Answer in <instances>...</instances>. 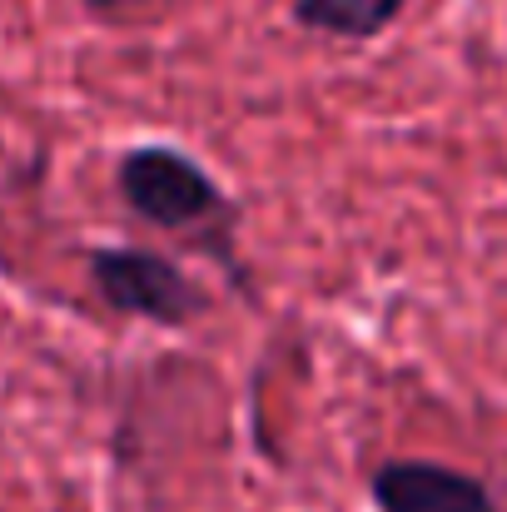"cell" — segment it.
I'll return each mask as SVG.
<instances>
[{
    "label": "cell",
    "mask_w": 507,
    "mask_h": 512,
    "mask_svg": "<svg viewBox=\"0 0 507 512\" xmlns=\"http://www.w3.org/2000/svg\"><path fill=\"white\" fill-rule=\"evenodd\" d=\"M115 189L145 224L169 229V234H204V229L224 234L234 214L214 174L174 145L125 150L115 165Z\"/></svg>",
    "instance_id": "cell-1"
},
{
    "label": "cell",
    "mask_w": 507,
    "mask_h": 512,
    "mask_svg": "<svg viewBox=\"0 0 507 512\" xmlns=\"http://www.w3.org/2000/svg\"><path fill=\"white\" fill-rule=\"evenodd\" d=\"M90 284L95 294L120 314V319H145L160 329H184L194 324L209 299L194 289V279L155 249H130V244H105L90 249Z\"/></svg>",
    "instance_id": "cell-2"
},
{
    "label": "cell",
    "mask_w": 507,
    "mask_h": 512,
    "mask_svg": "<svg viewBox=\"0 0 507 512\" xmlns=\"http://www.w3.org/2000/svg\"><path fill=\"white\" fill-rule=\"evenodd\" d=\"M378 512H503L483 478L428 463V458H393L368 483Z\"/></svg>",
    "instance_id": "cell-3"
},
{
    "label": "cell",
    "mask_w": 507,
    "mask_h": 512,
    "mask_svg": "<svg viewBox=\"0 0 507 512\" xmlns=\"http://www.w3.org/2000/svg\"><path fill=\"white\" fill-rule=\"evenodd\" d=\"M403 15V0H294V20L329 40H378Z\"/></svg>",
    "instance_id": "cell-4"
},
{
    "label": "cell",
    "mask_w": 507,
    "mask_h": 512,
    "mask_svg": "<svg viewBox=\"0 0 507 512\" xmlns=\"http://www.w3.org/2000/svg\"><path fill=\"white\" fill-rule=\"evenodd\" d=\"M95 15H115V10H125V5H140V0H85Z\"/></svg>",
    "instance_id": "cell-5"
}]
</instances>
